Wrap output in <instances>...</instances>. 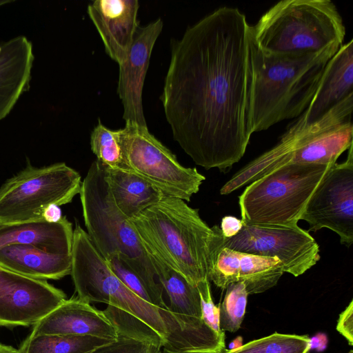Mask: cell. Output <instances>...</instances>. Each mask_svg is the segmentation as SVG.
Listing matches in <instances>:
<instances>
[{
  "mask_svg": "<svg viewBox=\"0 0 353 353\" xmlns=\"http://www.w3.org/2000/svg\"><path fill=\"white\" fill-rule=\"evenodd\" d=\"M251 26L223 6L172 40L161 97L174 139L205 170L227 172L252 132Z\"/></svg>",
  "mask_w": 353,
  "mask_h": 353,
  "instance_id": "cell-1",
  "label": "cell"
},
{
  "mask_svg": "<svg viewBox=\"0 0 353 353\" xmlns=\"http://www.w3.org/2000/svg\"><path fill=\"white\" fill-rule=\"evenodd\" d=\"M128 220L143 245L189 283L196 286L201 282L210 281L225 237L218 225L208 226L198 209L181 199L164 196Z\"/></svg>",
  "mask_w": 353,
  "mask_h": 353,
  "instance_id": "cell-2",
  "label": "cell"
},
{
  "mask_svg": "<svg viewBox=\"0 0 353 353\" xmlns=\"http://www.w3.org/2000/svg\"><path fill=\"white\" fill-rule=\"evenodd\" d=\"M338 50L328 48L300 57L276 56L263 51L252 33V133L299 117L310 105L327 63Z\"/></svg>",
  "mask_w": 353,
  "mask_h": 353,
  "instance_id": "cell-3",
  "label": "cell"
},
{
  "mask_svg": "<svg viewBox=\"0 0 353 353\" xmlns=\"http://www.w3.org/2000/svg\"><path fill=\"white\" fill-rule=\"evenodd\" d=\"M80 199L87 234L105 260L118 256L139 275L147 287L152 304L165 308L163 287L139 236L119 210L105 180V165L92 163L81 183Z\"/></svg>",
  "mask_w": 353,
  "mask_h": 353,
  "instance_id": "cell-4",
  "label": "cell"
},
{
  "mask_svg": "<svg viewBox=\"0 0 353 353\" xmlns=\"http://www.w3.org/2000/svg\"><path fill=\"white\" fill-rule=\"evenodd\" d=\"M251 30L265 52L300 57L339 49L345 36L343 19L330 0H283L267 10Z\"/></svg>",
  "mask_w": 353,
  "mask_h": 353,
  "instance_id": "cell-5",
  "label": "cell"
},
{
  "mask_svg": "<svg viewBox=\"0 0 353 353\" xmlns=\"http://www.w3.org/2000/svg\"><path fill=\"white\" fill-rule=\"evenodd\" d=\"M332 165L289 163L250 183L239 197L242 221L258 225H297Z\"/></svg>",
  "mask_w": 353,
  "mask_h": 353,
  "instance_id": "cell-6",
  "label": "cell"
},
{
  "mask_svg": "<svg viewBox=\"0 0 353 353\" xmlns=\"http://www.w3.org/2000/svg\"><path fill=\"white\" fill-rule=\"evenodd\" d=\"M70 274L79 299L105 303L128 314L158 334L163 344L166 330L159 307L121 281L78 224L73 230Z\"/></svg>",
  "mask_w": 353,
  "mask_h": 353,
  "instance_id": "cell-7",
  "label": "cell"
},
{
  "mask_svg": "<svg viewBox=\"0 0 353 353\" xmlns=\"http://www.w3.org/2000/svg\"><path fill=\"white\" fill-rule=\"evenodd\" d=\"M81 183L79 173L65 163L28 165L0 188V223L43 220L46 207L70 203Z\"/></svg>",
  "mask_w": 353,
  "mask_h": 353,
  "instance_id": "cell-8",
  "label": "cell"
},
{
  "mask_svg": "<svg viewBox=\"0 0 353 353\" xmlns=\"http://www.w3.org/2000/svg\"><path fill=\"white\" fill-rule=\"evenodd\" d=\"M121 149L123 169L163 192L165 196L190 201L205 177L195 168H185L176 156L156 139L147 127L125 122L116 130Z\"/></svg>",
  "mask_w": 353,
  "mask_h": 353,
  "instance_id": "cell-9",
  "label": "cell"
},
{
  "mask_svg": "<svg viewBox=\"0 0 353 353\" xmlns=\"http://www.w3.org/2000/svg\"><path fill=\"white\" fill-rule=\"evenodd\" d=\"M353 94L319 120L297 132L286 131L276 145V166L289 163L334 164L352 146Z\"/></svg>",
  "mask_w": 353,
  "mask_h": 353,
  "instance_id": "cell-10",
  "label": "cell"
},
{
  "mask_svg": "<svg viewBox=\"0 0 353 353\" xmlns=\"http://www.w3.org/2000/svg\"><path fill=\"white\" fill-rule=\"evenodd\" d=\"M224 248L278 259L284 272L299 276L320 260V249L308 231L298 225H261L243 222L235 236L225 238Z\"/></svg>",
  "mask_w": 353,
  "mask_h": 353,
  "instance_id": "cell-11",
  "label": "cell"
},
{
  "mask_svg": "<svg viewBox=\"0 0 353 353\" xmlns=\"http://www.w3.org/2000/svg\"><path fill=\"white\" fill-rule=\"evenodd\" d=\"M343 163L332 165L307 201L300 220L308 231L332 230L347 247L353 243L352 146Z\"/></svg>",
  "mask_w": 353,
  "mask_h": 353,
  "instance_id": "cell-12",
  "label": "cell"
},
{
  "mask_svg": "<svg viewBox=\"0 0 353 353\" xmlns=\"http://www.w3.org/2000/svg\"><path fill=\"white\" fill-rule=\"evenodd\" d=\"M65 300V293L46 281L0 266V325H34Z\"/></svg>",
  "mask_w": 353,
  "mask_h": 353,
  "instance_id": "cell-13",
  "label": "cell"
},
{
  "mask_svg": "<svg viewBox=\"0 0 353 353\" xmlns=\"http://www.w3.org/2000/svg\"><path fill=\"white\" fill-rule=\"evenodd\" d=\"M161 19L139 27L126 59L120 64L117 92L123 107V118L147 127L142 90L154 43L163 29Z\"/></svg>",
  "mask_w": 353,
  "mask_h": 353,
  "instance_id": "cell-14",
  "label": "cell"
},
{
  "mask_svg": "<svg viewBox=\"0 0 353 353\" xmlns=\"http://www.w3.org/2000/svg\"><path fill=\"white\" fill-rule=\"evenodd\" d=\"M284 271L276 258L261 256L227 248L219 253L210 281L221 289L241 282L249 294L263 292L276 285Z\"/></svg>",
  "mask_w": 353,
  "mask_h": 353,
  "instance_id": "cell-15",
  "label": "cell"
},
{
  "mask_svg": "<svg viewBox=\"0 0 353 353\" xmlns=\"http://www.w3.org/2000/svg\"><path fill=\"white\" fill-rule=\"evenodd\" d=\"M351 94H353L352 39L343 43L328 61L310 105L288 131L297 132L306 128Z\"/></svg>",
  "mask_w": 353,
  "mask_h": 353,
  "instance_id": "cell-16",
  "label": "cell"
},
{
  "mask_svg": "<svg viewBox=\"0 0 353 353\" xmlns=\"http://www.w3.org/2000/svg\"><path fill=\"white\" fill-rule=\"evenodd\" d=\"M30 335L90 336L113 341L118 332L103 311L77 297L65 300L41 319Z\"/></svg>",
  "mask_w": 353,
  "mask_h": 353,
  "instance_id": "cell-17",
  "label": "cell"
},
{
  "mask_svg": "<svg viewBox=\"0 0 353 353\" xmlns=\"http://www.w3.org/2000/svg\"><path fill=\"white\" fill-rule=\"evenodd\" d=\"M139 8L137 0H96L88 6L106 53L118 64L126 59L139 28Z\"/></svg>",
  "mask_w": 353,
  "mask_h": 353,
  "instance_id": "cell-18",
  "label": "cell"
},
{
  "mask_svg": "<svg viewBox=\"0 0 353 353\" xmlns=\"http://www.w3.org/2000/svg\"><path fill=\"white\" fill-rule=\"evenodd\" d=\"M34 59L32 44L24 36L0 43V120L29 90Z\"/></svg>",
  "mask_w": 353,
  "mask_h": 353,
  "instance_id": "cell-19",
  "label": "cell"
},
{
  "mask_svg": "<svg viewBox=\"0 0 353 353\" xmlns=\"http://www.w3.org/2000/svg\"><path fill=\"white\" fill-rule=\"evenodd\" d=\"M166 330L162 347L187 353H223L225 334L211 329L201 318L178 314L159 307Z\"/></svg>",
  "mask_w": 353,
  "mask_h": 353,
  "instance_id": "cell-20",
  "label": "cell"
},
{
  "mask_svg": "<svg viewBox=\"0 0 353 353\" xmlns=\"http://www.w3.org/2000/svg\"><path fill=\"white\" fill-rule=\"evenodd\" d=\"M72 239V225L65 216L54 223L43 219L0 223V249L12 245H32L50 252L71 254Z\"/></svg>",
  "mask_w": 353,
  "mask_h": 353,
  "instance_id": "cell-21",
  "label": "cell"
},
{
  "mask_svg": "<svg viewBox=\"0 0 353 353\" xmlns=\"http://www.w3.org/2000/svg\"><path fill=\"white\" fill-rule=\"evenodd\" d=\"M0 266L40 280H57L70 274L72 254L50 252L32 245H12L0 249Z\"/></svg>",
  "mask_w": 353,
  "mask_h": 353,
  "instance_id": "cell-22",
  "label": "cell"
},
{
  "mask_svg": "<svg viewBox=\"0 0 353 353\" xmlns=\"http://www.w3.org/2000/svg\"><path fill=\"white\" fill-rule=\"evenodd\" d=\"M105 180L117 208L128 219L157 203L165 196L156 187L127 170L105 165Z\"/></svg>",
  "mask_w": 353,
  "mask_h": 353,
  "instance_id": "cell-23",
  "label": "cell"
},
{
  "mask_svg": "<svg viewBox=\"0 0 353 353\" xmlns=\"http://www.w3.org/2000/svg\"><path fill=\"white\" fill-rule=\"evenodd\" d=\"M144 248L158 281L168 296V309L175 313L201 318L200 296L196 286L189 283L154 251Z\"/></svg>",
  "mask_w": 353,
  "mask_h": 353,
  "instance_id": "cell-24",
  "label": "cell"
},
{
  "mask_svg": "<svg viewBox=\"0 0 353 353\" xmlns=\"http://www.w3.org/2000/svg\"><path fill=\"white\" fill-rule=\"evenodd\" d=\"M113 341L90 336L29 335L23 341L19 352V353H88Z\"/></svg>",
  "mask_w": 353,
  "mask_h": 353,
  "instance_id": "cell-25",
  "label": "cell"
},
{
  "mask_svg": "<svg viewBox=\"0 0 353 353\" xmlns=\"http://www.w3.org/2000/svg\"><path fill=\"white\" fill-rule=\"evenodd\" d=\"M310 351V337L307 335L274 332L251 341L239 348L225 350L223 353H309Z\"/></svg>",
  "mask_w": 353,
  "mask_h": 353,
  "instance_id": "cell-26",
  "label": "cell"
},
{
  "mask_svg": "<svg viewBox=\"0 0 353 353\" xmlns=\"http://www.w3.org/2000/svg\"><path fill=\"white\" fill-rule=\"evenodd\" d=\"M219 307V325L222 331L236 332L243 321L248 294L241 282L230 284Z\"/></svg>",
  "mask_w": 353,
  "mask_h": 353,
  "instance_id": "cell-27",
  "label": "cell"
},
{
  "mask_svg": "<svg viewBox=\"0 0 353 353\" xmlns=\"http://www.w3.org/2000/svg\"><path fill=\"white\" fill-rule=\"evenodd\" d=\"M90 146L97 161L112 169H123L121 149L116 130L103 125L100 120L90 135Z\"/></svg>",
  "mask_w": 353,
  "mask_h": 353,
  "instance_id": "cell-28",
  "label": "cell"
},
{
  "mask_svg": "<svg viewBox=\"0 0 353 353\" xmlns=\"http://www.w3.org/2000/svg\"><path fill=\"white\" fill-rule=\"evenodd\" d=\"M105 261L112 272L126 287L141 299L152 304L150 294L145 283L125 261L118 256Z\"/></svg>",
  "mask_w": 353,
  "mask_h": 353,
  "instance_id": "cell-29",
  "label": "cell"
},
{
  "mask_svg": "<svg viewBox=\"0 0 353 353\" xmlns=\"http://www.w3.org/2000/svg\"><path fill=\"white\" fill-rule=\"evenodd\" d=\"M196 288L201 303V319L211 329L220 335H224L219 325V307L212 300L210 281L199 283Z\"/></svg>",
  "mask_w": 353,
  "mask_h": 353,
  "instance_id": "cell-30",
  "label": "cell"
},
{
  "mask_svg": "<svg viewBox=\"0 0 353 353\" xmlns=\"http://www.w3.org/2000/svg\"><path fill=\"white\" fill-rule=\"evenodd\" d=\"M147 341L119 334L113 341L103 345L88 353H144L150 344Z\"/></svg>",
  "mask_w": 353,
  "mask_h": 353,
  "instance_id": "cell-31",
  "label": "cell"
},
{
  "mask_svg": "<svg viewBox=\"0 0 353 353\" xmlns=\"http://www.w3.org/2000/svg\"><path fill=\"white\" fill-rule=\"evenodd\" d=\"M336 330L353 345V301H350L345 309L340 314L336 324Z\"/></svg>",
  "mask_w": 353,
  "mask_h": 353,
  "instance_id": "cell-32",
  "label": "cell"
},
{
  "mask_svg": "<svg viewBox=\"0 0 353 353\" xmlns=\"http://www.w3.org/2000/svg\"><path fill=\"white\" fill-rule=\"evenodd\" d=\"M243 227V221L233 216H223L221 222V230L225 238L235 236Z\"/></svg>",
  "mask_w": 353,
  "mask_h": 353,
  "instance_id": "cell-33",
  "label": "cell"
},
{
  "mask_svg": "<svg viewBox=\"0 0 353 353\" xmlns=\"http://www.w3.org/2000/svg\"><path fill=\"white\" fill-rule=\"evenodd\" d=\"M62 217L61 208L59 205L54 204H51L46 207L42 213L43 219L48 223H57Z\"/></svg>",
  "mask_w": 353,
  "mask_h": 353,
  "instance_id": "cell-34",
  "label": "cell"
},
{
  "mask_svg": "<svg viewBox=\"0 0 353 353\" xmlns=\"http://www.w3.org/2000/svg\"><path fill=\"white\" fill-rule=\"evenodd\" d=\"M327 337L324 333H318L312 338H310V348L316 350L317 352H322L327 347Z\"/></svg>",
  "mask_w": 353,
  "mask_h": 353,
  "instance_id": "cell-35",
  "label": "cell"
},
{
  "mask_svg": "<svg viewBox=\"0 0 353 353\" xmlns=\"http://www.w3.org/2000/svg\"><path fill=\"white\" fill-rule=\"evenodd\" d=\"M0 353H19V350L0 343Z\"/></svg>",
  "mask_w": 353,
  "mask_h": 353,
  "instance_id": "cell-36",
  "label": "cell"
},
{
  "mask_svg": "<svg viewBox=\"0 0 353 353\" xmlns=\"http://www.w3.org/2000/svg\"><path fill=\"white\" fill-rule=\"evenodd\" d=\"M162 346L156 343H150L144 353H161Z\"/></svg>",
  "mask_w": 353,
  "mask_h": 353,
  "instance_id": "cell-37",
  "label": "cell"
},
{
  "mask_svg": "<svg viewBox=\"0 0 353 353\" xmlns=\"http://www.w3.org/2000/svg\"><path fill=\"white\" fill-rule=\"evenodd\" d=\"M243 345V338L241 336H237L229 345L230 350H234L240 347Z\"/></svg>",
  "mask_w": 353,
  "mask_h": 353,
  "instance_id": "cell-38",
  "label": "cell"
},
{
  "mask_svg": "<svg viewBox=\"0 0 353 353\" xmlns=\"http://www.w3.org/2000/svg\"><path fill=\"white\" fill-rule=\"evenodd\" d=\"M161 353H187V352H175V351H172V350L162 347Z\"/></svg>",
  "mask_w": 353,
  "mask_h": 353,
  "instance_id": "cell-39",
  "label": "cell"
},
{
  "mask_svg": "<svg viewBox=\"0 0 353 353\" xmlns=\"http://www.w3.org/2000/svg\"><path fill=\"white\" fill-rule=\"evenodd\" d=\"M12 2H13V1H10V0L1 1L0 0V6H3L4 4H6V3H12Z\"/></svg>",
  "mask_w": 353,
  "mask_h": 353,
  "instance_id": "cell-40",
  "label": "cell"
},
{
  "mask_svg": "<svg viewBox=\"0 0 353 353\" xmlns=\"http://www.w3.org/2000/svg\"><path fill=\"white\" fill-rule=\"evenodd\" d=\"M347 353H353V351L352 350H350Z\"/></svg>",
  "mask_w": 353,
  "mask_h": 353,
  "instance_id": "cell-41",
  "label": "cell"
}]
</instances>
